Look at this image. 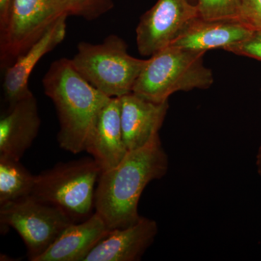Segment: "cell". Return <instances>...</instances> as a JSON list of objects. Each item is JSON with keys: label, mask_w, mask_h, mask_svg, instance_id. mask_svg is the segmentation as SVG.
Masks as SVG:
<instances>
[{"label": "cell", "mask_w": 261, "mask_h": 261, "mask_svg": "<svg viewBox=\"0 0 261 261\" xmlns=\"http://www.w3.org/2000/svg\"><path fill=\"white\" fill-rule=\"evenodd\" d=\"M169 161L160 135L128 153L116 167L101 173L96 187L94 210L110 230L135 224L146 187L166 176Z\"/></svg>", "instance_id": "obj_1"}, {"label": "cell", "mask_w": 261, "mask_h": 261, "mask_svg": "<svg viewBox=\"0 0 261 261\" xmlns=\"http://www.w3.org/2000/svg\"><path fill=\"white\" fill-rule=\"evenodd\" d=\"M42 85L58 113L60 147L73 154L85 151L87 138L98 115L111 97L84 80L67 58L51 63Z\"/></svg>", "instance_id": "obj_2"}, {"label": "cell", "mask_w": 261, "mask_h": 261, "mask_svg": "<svg viewBox=\"0 0 261 261\" xmlns=\"http://www.w3.org/2000/svg\"><path fill=\"white\" fill-rule=\"evenodd\" d=\"M205 53L175 46L159 51L147 60L132 93L162 103L179 91L209 88L214 79L211 70L204 65Z\"/></svg>", "instance_id": "obj_3"}, {"label": "cell", "mask_w": 261, "mask_h": 261, "mask_svg": "<svg viewBox=\"0 0 261 261\" xmlns=\"http://www.w3.org/2000/svg\"><path fill=\"white\" fill-rule=\"evenodd\" d=\"M70 61L84 80L111 98L132 93L147 63L130 56L126 43L114 34L100 44L80 42Z\"/></svg>", "instance_id": "obj_4"}, {"label": "cell", "mask_w": 261, "mask_h": 261, "mask_svg": "<svg viewBox=\"0 0 261 261\" xmlns=\"http://www.w3.org/2000/svg\"><path fill=\"white\" fill-rule=\"evenodd\" d=\"M102 171L92 157L59 163L37 175L32 195L56 206L74 222L92 215Z\"/></svg>", "instance_id": "obj_5"}, {"label": "cell", "mask_w": 261, "mask_h": 261, "mask_svg": "<svg viewBox=\"0 0 261 261\" xmlns=\"http://www.w3.org/2000/svg\"><path fill=\"white\" fill-rule=\"evenodd\" d=\"M73 223L61 209L33 195L0 204L1 226L18 233L31 261L37 260Z\"/></svg>", "instance_id": "obj_6"}, {"label": "cell", "mask_w": 261, "mask_h": 261, "mask_svg": "<svg viewBox=\"0 0 261 261\" xmlns=\"http://www.w3.org/2000/svg\"><path fill=\"white\" fill-rule=\"evenodd\" d=\"M63 15L61 0H15L9 23L0 32L2 68L13 64Z\"/></svg>", "instance_id": "obj_7"}, {"label": "cell", "mask_w": 261, "mask_h": 261, "mask_svg": "<svg viewBox=\"0 0 261 261\" xmlns=\"http://www.w3.org/2000/svg\"><path fill=\"white\" fill-rule=\"evenodd\" d=\"M199 18L198 7L189 0H159L137 25V49L142 56H153L171 46Z\"/></svg>", "instance_id": "obj_8"}, {"label": "cell", "mask_w": 261, "mask_h": 261, "mask_svg": "<svg viewBox=\"0 0 261 261\" xmlns=\"http://www.w3.org/2000/svg\"><path fill=\"white\" fill-rule=\"evenodd\" d=\"M63 15L55 22L37 42L6 68L3 82L5 100L11 107L18 101L32 95L29 80L38 62L54 49L66 35V20Z\"/></svg>", "instance_id": "obj_9"}, {"label": "cell", "mask_w": 261, "mask_h": 261, "mask_svg": "<svg viewBox=\"0 0 261 261\" xmlns=\"http://www.w3.org/2000/svg\"><path fill=\"white\" fill-rule=\"evenodd\" d=\"M159 233L154 220L141 216L127 227L109 230L84 261H139Z\"/></svg>", "instance_id": "obj_10"}, {"label": "cell", "mask_w": 261, "mask_h": 261, "mask_svg": "<svg viewBox=\"0 0 261 261\" xmlns=\"http://www.w3.org/2000/svg\"><path fill=\"white\" fill-rule=\"evenodd\" d=\"M102 172L116 167L128 150L123 140L119 98H111L98 115L86 143Z\"/></svg>", "instance_id": "obj_11"}, {"label": "cell", "mask_w": 261, "mask_h": 261, "mask_svg": "<svg viewBox=\"0 0 261 261\" xmlns=\"http://www.w3.org/2000/svg\"><path fill=\"white\" fill-rule=\"evenodd\" d=\"M123 140L128 151L147 145L159 135L168 102L157 103L134 93L119 97Z\"/></svg>", "instance_id": "obj_12"}, {"label": "cell", "mask_w": 261, "mask_h": 261, "mask_svg": "<svg viewBox=\"0 0 261 261\" xmlns=\"http://www.w3.org/2000/svg\"><path fill=\"white\" fill-rule=\"evenodd\" d=\"M40 126L34 94L8 108L0 118V155L20 161L37 138Z\"/></svg>", "instance_id": "obj_13"}, {"label": "cell", "mask_w": 261, "mask_h": 261, "mask_svg": "<svg viewBox=\"0 0 261 261\" xmlns=\"http://www.w3.org/2000/svg\"><path fill=\"white\" fill-rule=\"evenodd\" d=\"M253 29L240 20H206L197 18L171 46L206 53L226 48L248 39Z\"/></svg>", "instance_id": "obj_14"}, {"label": "cell", "mask_w": 261, "mask_h": 261, "mask_svg": "<svg viewBox=\"0 0 261 261\" xmlns=\"http://www.w3.org/2000/svg\"><path fill=\"white\" fill-rule=\"evenodd\" d=\"M109 230L94 212L82 222L69 225L36 261H84Z\"/></svg>", "instance_id": "obj_15"}, {"label": "cell", "mask_w": 261, "mask_h": 261, "mask_svg": "<svg viewBox=\"0 0 261 261\" xmlns=\"http://www.w3.org/2000/svg\"><path fill=\"white\" fill-rule=\"evenodd\" d=\"M36 177L20 161L0 155V204L32 195Z\"/></svg>", "instance_id": "obj_16"}, {"label": "cell", "mask_w": 261, "mask_h": 261, "mask_svg": "<svg viewBox=\"0 0 261 261\" xmlns=\"http://www.w3.org/2000/svg\"><path fill=\"white\" fill-rule=\"evenodd\" d=\"M242 0H198L200 18L206 20H239Z\"/></svg>", "instance_id": "obj_17"}, {"label": "cell", "mask_w": 261, "mask_h": 261, "mask_svg": "<svg viewBox=\"0 0 261 261\" xmlns=\"http://www.w3.org/2000/svg\"><path fill=\"white\" fill-rule=\"evenodd\" d=\"M65 14L95 20L114 7L113 0H61Z\"/></svg>", "instance_id": "obj_18"}, {"label": "cell", "mask_w": 261, "mask_h": 261, "mask_svg": "<svg viewBox=\"0 0 261 261\" xmlns=\"http://www.w3.org/2000/svg\"><path fill=\"white\" fill-rule=\"evenodd\" d=\"M225 50L261 61V31H254L248 39L233 44Z\"/></svg>", "instance_id": "obj_19"}, {"label": "cell", "mask_w": 261, "mask_h": 261, "mask_svg": "<svg viewBox=\"0 0 261 261\" xmlns=\"http://www.w3.org/2000/svg\"><path fill=\"white\" fill-rule=\"evenodd\" d=\"M239 20L253 30L261 31V0H242Z\"/></svg>", "instance_id": "obj_20"}, {"label": "cell", "mask_w": 261, "mask_h": 261, "mask_svg": "<svg viewBox=\"0 0 261 261\" xmlns=\"http://www.w3.org/2000/svg\"><path fill=\"white\" fill-rule=\"evenodd\" d=\"M15 0H0V32L6 29L9 23Z\"/></svg>", "instance_id": "obj_21"}, {"label": "cell", "mask_w": 261, "mask_h": 261, "mask_svg": "<svg viewBox=\"0 0 261 261\" xmlns=\"http://www.w3.org/2000/svg\"><path fill=\"white\" fill-rule=\"evenodd\" d=\"M255 164H256L257 173L261 179V145L257 149L256 158H255Z\"/></svg>", "instance_id": "obj_22"}]
</instances>
